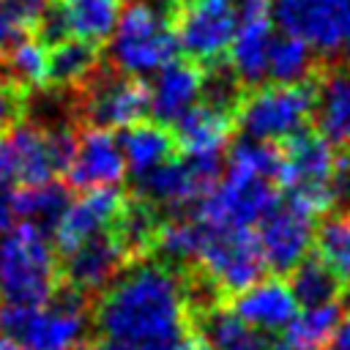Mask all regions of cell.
<instances>
[{
	"label": "cell",
	"instance_id": "1f68e13d",
	"mask_svg": "<svg viewBox=\"0 0 350 350\" xmlns=\"http://www.w3.org/2000/svg\"><path fill=\"white\" fill-rule=\"evenodd\" d=\"M339 320H342V304L339 301L309 306L304 314H298L287 323L284 339L295 342V345H304V347H312V350H323Z\"/></svg>",
	"mask_w": 350,
	"mask_h": 350
},
{
	"label": "cell",
	"instance_id": "e0dca14e",
	"mask_svg": "<svg viewBox=\"0 0 350 350\" xmlns=\"http://www.w3.org/2000/svg\"><path fill=\"white\" fill-rule=\"evenodd\" d=\"M227 306L243 323H249L260 331H282L298 312V301H295L287 279L276 276V273L271 279H260L252 287H246L243 293L232 295L227 301Z\"/></svg>",
	"mask_w": 350,
	"mask_h": 350
},
{
	"label": "cell",
	"instance_id": "8992f818",
	"mask_svg": "<svg viewBox=\"0 0 350 350\" xmlns=\"http://www.w3.org/2000/svg\"><path fill=\"white\" fill-rule=\"evenodd\" d=\"M221 180V153H183L137 178L134 194L156 205L164 216L197 205Z\"/></svg>",
	"mask_w": 350,
	"mask_h": 350
},
{
	"label": "cell",
	"instance_id": "ab89813d",
	"mask_svg": "<svg viewBox=\"0 0 350 350\" xmlns=\"http://www.w3.org/2000/svg\"><path fill=\"white\" fill-rule=\"evenodd\" d=\"M271 350H312V347H304V345H295V342H287V339H279L273 342Z\"/></svg>",
	"mask_w": 350,
	"mask_h": 350
},
{
	"label": "cell",
	"instance_id": "d4e9b609",
	"mask_svg": "<svg viewBox=\"0 0 350 350\" xmlns=\"http://www.w3.org/2000/svg\"><path fill=\"white\" fill-rule=\"evenodd\" d=\"M98 46L82 38H66L46 52V85L71 90L79 88L98 66Z\"/></svg>",
	"mask_w": 350,
	"mask_h": 350
},
{
	"label": "cell",
	"instance_id": "f546056e",
	"mask_svg": "<svg viewBox=\"0 0 350 350\" xmlns=\"http://www.w3.org/2000/svg\"><path fill=\"white\" fill-rule=\"evenodd\" d=\"M317 254L323 262L339 276V282L350 284V211L334 208L325 213L320 224H314V241Z\"/></svg>",
	"mask_w": 350,
	"mask_h": 350
},
{
	"label": "cell",
	"instance_id": "5bb4252c",
	"mask_svg": "<svg viewBox=\"0 0 350 350\" xmlns=\"http://www.w3.org/2000/svg\"><path fill=\"white\" fill-rule=\"evenodd\" d=\"M123 191L112 189V186H98V189H88L82 197L71 200L68 208L63 211L60 221L52 230V241H55V254L63 257L71 249H77L82 241L109 230L112 219L118 216L120 205H123Z\"/></svg>",
	"mask_w": 350,
	"mask_h": 350
},
{
	"label": "cell",
	"instance_id": "74e56055",
	"mask_svg": "<svg viewBox=\"0 0 350 350\" xmlns=\"http://www.w3.org/2000/svg\"><path fill=\"white\" fill-rule=\"evenodd\" d=\"M14 227V211L8 202V194H0V238Z\"/></svg>",
	"mask_w": 350,
	"mask_h": 350
},
{
	"label": "cell",
	"instance_id": "603a6c76",
	"mask_svg": "<svg viewBox=\"0 0 350 350\" xmlns=\"http://www.w3.org/2000/svg\"><path fill=\"white\" fill-rule=\"evenodd\" d=\"M5 139L11 148V159H14V178L19 180V186L52 180L55 167L49 156V142H46V131L38 123L19 120L8 131Z\"/></svg>",
	"mask_w": 350,
	"mask_h": 350
},
{
	"label": "cell",
	"instance_id": "f35d334b",
	"mask_svg": "<svg viewBox=\"0 0 350 350\" xmlns=\"http://www.w3.org/2000/svg\"><path fill=\"white\" fill-rule=\"evenodd\" d=\"M88 350H137V347H131V345H126V342H118V339L98 336V339H93V342L88 345Z\"/></svg>",
	"mask_w": 350,
	"mask_h": 350
},
{
	"label": "cell",
	"instance_id": "44dd1931",
	"mask_svg": "<svg viewBox=\"0 0 350 350\" xmlns=\"http://www.w3.org/2000/svg\"><path fill=\"white\" fill-rule=\"evenodd\" d=\"M71 191L74 189L68 183L44 180V183H33V186H16L14 191H8V202H11L14 216H19L22 221H27V224L38 227L41 232L52 235L63 211L74 200Z\"/></svg>",
	"mask_w": 350,
	"mask_h": 350
},
{
	"label": "cell",
	"instance_id": "4fadbf2b",
	"mask_svg": "<svg viewBox=\"0 0 350 350\" xmlns=\"http://www.w3.org/2000/svg\"><path fill=\"white\" fill-rule=\"evenodd\" d=\"M314 224H317V216L306 213L290 200L284 205L279 202L260 219L257 241L265 254V262L273 268L276 276H287L293 265L309 252L314 241Z\"/></svg>",
	"mask_w": 350,
	"mask_h": 350
},
{
	"label": "cell",
	"instance_id": "9c48e42d",
	"mask_svg": "<svg viewBox=\"0 0 350 350\" xmlns=\"http://www.w3.org/2000/svg\"><path fill=\"white\" fill-rule=\"evenodd\" d=\"M93 298L57 284L52 298L44 306H33L16 339L25 350H74L82 345V336L90 323Z\"/></svg>",
	"mask_w": 350,
	"mask_h": 350
},
{
	"label": "cell",
	"instance_id": "2e32d148",
	"mask_svg": "<svg viewBox=\"0 0 350 350\" xmlns=\"http://www.w3.org/2000/svg\"><path fill=\"white\" fill-rule=\"evenodd\" d=\"M314 131L334 148H350V66L325 63L317 71V96L312 118Z\"/></svg>",
	"mask_w": 350,
	"mask_h": 350
},
{
	"label": "cell",
	"instance_id": "484cf974",
	"mask_svg": "<svg viewBox=\"0 0 350 350\" xmlns=\"http://www.w3.org/2000/svg\"><path fill=\"white\" fill-rule=\"evenodd\" d=\"M287 284L295 295V301L309 309V306H320V304H328V301H336L342 293H345V284L339 282V276L323 262V257L314 252V254H304L293 271L287 273Z\"/></svg>",
	"mask_w": 350,
	"mask_h": 350
},
{
	"label": "cell",
	"instance_id": "52a82bcc",
	"mask_svg": "<svg viewBox=\"0 0 350 350\" xmlns=\"http://www.w3.org/2000/svg\"><path fill=\"white\" fill-rule=\"evenodd\" d=\"M194 265H200L227 301L262 279L268 262L249 227H205Z\"/></svg>",
	"mask_w": 350,
	"mask_h": 350
},
{
	"label": "cell",
	"instance_id": "277c9868",
	"mask_svg": "<svg viewBox=\"0 0 350 350\" xmlns=\"http://www.w3.org/2000/svg\"><path fill=\"white\" fill-rule=\"evenodd\" d=\"M74 90L77 123L98 129H126L150 115V85L139 74H123L109 60H98L93 74Z\"/></svg>",
	"mask_w": 350,
	"mask_h": 350
},
{
	"label": "cell",
	"instance_id": "8d00e7d4",
	"mask_svg": "<svg viewBox=\"0 0 350 350\" xmlns=\"http://www.w3.org/2000/svg\"><path fill=\"white\" fill-rule=\"evenodd\" d=\"M172 350H211V347H208L205 336L200 334V328H194V325H191V328L180 336V342H178Z\"/></svg>",
	"mask_w": 350,
	"mask_h": 350
},
{
	"label": "cell",
	"instance_id": "ac0fdd59",
	"mask_svg": "<svg viewBox=\"0 0 350 350\" xmlns=\"http://www.w3.org/2000/svg\"><path fill=\"white\" fill-rule=\"evenodd\" d=\"M202 90V66L191 57H175L159 68V77L150 88V115L161 126H172Z\"/></svg>",
	"mask_w": 350,
	"mask_h": 350
},
{
	"label": "cell",
	"instance_id": "d6986e66",
	"mask_svg": "<svg viewBox=\"0 0 350 350\" xmlns=\"http://www.w3.org/2000/svg\"><path fill=\"white\" fill-rule=\"evenodd\" d=\"M170 129L183 153H221L235 131V118L208 104H194Z\"/></svg>",
	"mask_w": 350,
	"mask_h": 350
},
{
	"label": "cell",
	"instance_id": "7a4b0ae2",
	"mask_svg": "<svg viewBox=\"0 0 350 350\" xmlns=\"http://www.w3.org/2000/svg\"><path fill=\"white\" fill-rule=\"evenodd\" d=\"M178 0H134L118 14L109 63L123 74H148L180 52L175 36Z\"/></svg>",
	"mask_w": 350,
	"mask_h": 350
},
{
	"label": "cell",
	"instance_id": "5b68a950",
	"mask_svg": "<svg viewBox=\"0 0 350 350\" xmlns=\"http://www.w3.org/2000/svg\"><path fill=\"white\" fill-rule=\"evenodd\" d=\"M314 96H317V74L293 85L271 82V85L252 88L246 90L238 107L235 129H241L243 137L249 139L282 142L293 131L306 126L314 109Z\"/></svg>",
	"mask_w": 350,
	"mask_h": 350
},
{
	"label": "cell",
	"instance_id": "836d02e7",
	"mask_svg": "<svg viewBox=\"0 0 350 350\" xmlns=\"http://www.w3.org/2000/svg\"><path fill=\"white\" fill-rule=\"evenodd\" d=\"M19 38H25V33L14 25V19L8 16V11H5V5H3V0H0V52H5L11 44H16Z\"/></svg>",
	"mask_w": 350,
	"mask_h": 350
},
{
	"label": "cell",
	"instance_id": "7c38bea8",
	"mask_svg": "<svg viewBox=\"0 0 350 350\" xmlns=\"http://www.w3.org/2000/svg\"><path fill=\"white\" fill-rule=\"evenodd\" d=\"M126 262H129L126 249L112 235V230H104V232L82 241L68 254L57 257V273H60V284H66L88 298H96L118 276V271Z\"/></svg>",
	"mask_w": 350,
	"mask_h": 350
},
{
	"label": "cell",
	"instance_id": "60d3db41",
	"mask_svg": "<svg viewBox=\"0 0 350 350\" xmlns=\"http://www.w3.org/2000/svg\"><path fill=\"white\" fill-rule=\"evenodd\" d=\"M0 350H25L19 342H14V339H8V336H0Z\"/></svg>",
	"mask_w": 350,
	"mask_h": 350
},
{
	"label": "cell",
	"instance_id": "3957f363",
	"mask_svg": "<svg viewBox=\"0 0 350 350\" xmlns=\"http://www.w3.org/2000/svg\"><path fill=\"white\" fill-rule=\"evenodd\" d=\"M57 284V254L49 235L27 221L11 227L0 238V298L25 306H44Z\"/></svg>",
	"mask_w": 350,
	"mask_h": 350
},
{
	"label": "cell",
	"instance_id": "d590c367",
	"mask_svg": "<svg viewBox=\"0 0 350 350\" xmlns=\"http://www.w3.org/2000/svg\"><path fill=\"white\" fill-rule=\"evenodd\" d=\"M14 178V159H11V148L8 139L0 134V189Z\"/></svg>",
	"mask_w": 350,
	"mask_h": 350
},
{
	"label": "cell",
	"instance_id": "30bf717a",
	"mask_svg": "<svg viewBox=\"0 0 350 350\" xmlns=\"http://www.w3.org/2000/svg\"><path fill=\"white\" fill-rule=\"evenodd\" d=\"M238 30L235 0H178L175 36L186 57L208 66L227 55Z\"/></svg>",
	"mask_w": 350,
	"mask_h": 350
},
{
	"label": "cell",
	"instance_id": "ffe728a7",
	"mask_svg": "<svg viewBox=\"0 0 350 350\" xmlns=\"http://www.w3.org/2000/svg\"><path fill=\"white\" fill-rule=\"evenodd\" d=\"M118 148L123 153L126 167L134 172V178L150 172L153 167L164 164L167 159L178 156V145L172 137L170 126L161 123H150V120H137L126 129H120V134L115 137Z\"/></svg>",
	"mask_w": 350,
	"mask_h": 350
},
{
	"label": "cell",
	"instance_id": "7402d4cb",
	"mask_svg": "<svg viewBox=\"0 0 350 350\" xmlns=\"http://www.w3.org/2000/svg\"><path fill=\"white\" fill-rule=\"evenodd\" d=\"M271 19H252L235 30L230 41V66L246 90L260 88L268 71V49H271Z\"/></svg>",
	"mask_w": 350,
	"mask_h": 350
},
{
	"label": "cell",
	"instance_id": "f1b7e54d",
	"mask_svg": "<svg viewBox=\"0 0 350 350\" xmlns=\"http://www.w3.org/2000/svg\"><path fill=\"white\" fill-rule=\"evenodd\" d=\"M57 3L68 19L71 36L90 41L96 46H101L118 25L120 0H57Z\"/></svg>",
	"mask_w": 350,
	"mask_h": 350
},
{
	"label": "cell",
	"instance_id": "9a60e30c",
	"mask_svg": "<svg viewBox=\"0 0 350 350\" xmlns=\"http://www.w3.org/2000/svg\"><path fill=\"white\" fill-rule=\"evenodd\" d=\"M123 178H126V161L115 134L98 126H88L85 131H79L74 161L68 167V186L85 191L98 186H118Z\"/></svg>",
	"mask_w": 350,
	"mask_h": 350
},
{
	"label": "cell",
	"instance_id": "83f0119b",
	"mask_svg": "<svg viewBox=\"0 0 350 350\" xmlns=\"http://www.w3.org/2000/svg\"><path fill=\"white\" fill-rule=\"evenodd\" d=\"M202 232H205V224L197 221V219L167 216V219H161V224L156 230L150 254L164 260V262H170V265H175V268L191 265L197 260V252H200V243H202Z\"/></svg>",
	"mask_w": 350,
	"mask_h": 350
},
{
	"label": "cell",
	"instance_id": "6da1fadb",
	"mask_svg": "<svg viewBox=\"0 0 350 350\" xmlns=\"http://www.w3.org/2000/svg\"><path fill=\"white\" fill-rule=\"evenodd\" d=\"M90 323L137 350H172L191 328L180 268L153 254L129 260L90 304Z\"/></svg>",
	"mask_w": 350,
	"mask_h": 350
},
{
	"label": "cell",
	"instance_id": "4316f807",
	"mask_svg": "<svg viewBox=\"0 0 350 350\" xmlns=\"http://www.w3.org/2000/svg\"><path fill=\"white\" fill-rule=\"evenodd\" d=\"M320 66H323V57L314 55V49L306 41L295 36H282L271 41L265 79L273 85H293L314 77Z\"/></svg>",
	"mask_w": 350,
	"mask_h": 350
},
{
	"label": "cell",
	"instance_id": "e575fe53",
	"mask_svg": "<svg viewBox=\"0 0 350 350\" xmlns=\"http://www.w3.org/2000/svg\"><path fill=\"white\" fill-rule=\"evenodd\" d=\"M323 350H350V314L336 323V328L328 336V342H325Z\"/></svg>",
	"mask_w": 350,
	"mask_h": 350
},
{
	"label": "cell",
	"instance_id": "b9f144b4",
	"mask_svg": "<svg viewBox=\"0 0 350 350\" xmlns=\"http://www.w3.org/2000/svg\"><path fill=\"white\" fill-rule=\"evenodd\" d=\"M347 66H350V57H347Z\"/></svg>",
	"mask_w": 350,
	"mask_h": 350
},
{
	"label": "cell",
	"instance_id": "cb8c5ba5",
	"mask_svg": "<svg viewBox=\"0 0 350 350\" xmlns=\"http://www.w3.org/2000/svg\"><path fill=\"white\" fill-rule=\"evenodd\" d=\"M211 350H271L273 342L254 325L243 323L227 304L200 314L194 323Z\"/></svg>",
	"mask_w": 350,
	"mask_h": 350
},
{
	"label": "cell",
	"instance_id": "4dcf8cb0",
	"mask_svg": "<svg viewBox=\"0 0 350 350\" xmlns=\"http://www.w3.org/2000/svg\"><path fill=\"white\" fill-rule=\"evenodd\" d=\"M0 66L11 82L33 93L46 85V46L38 38H19L0 52Z\"/></svg>",
	"mask_w": 350,
	"mask_h": 350
},
{
	"label": "cell",
	"instance_id": "d6a6232c",
	"mask_svg": "<svg viewBox=\"0 0 350 350\" xmlns=\"http://www.w3.org/2000/svg\"><path fill=\"white\" fill-rule=\"evenodd\" d=\"M273 0H235L238 16L241 22H252V19H268Z\"/></svg>",
	"mask_w": 350,
	"mask_h": 350
},
{
	"label": "cell",
	"instance_id": "ba28073f",
	"mask_svg": "<svg viewBox=\"0 0 350 350\" xmlns=\"http://www.w3.org/2000/svg\"><path fill=\"white\" fill-rule=\"evenodd\" d=\"M279 186L243 167L227 164L224 178L197 202L194 219L205 227H252L279 205Z\"/></svg>",
	"mask_w": 350,
	"mask_h": 350
},
{
	"label": "cell",
	"instance_id": "8fae6325",
	"mask_svg": "<svg viewBox=\"0 0 350 350\" xmlns=\"http://www.w3.org/2000/svg\"><path fill=\"white\" fill-rule=\"evenodd\" d=\"M273 16L287 36L328 55L350 44V0H273Z\"/></svg>",
	"mask_w": 350,
	"mask_h": 350
}]
</instances>
